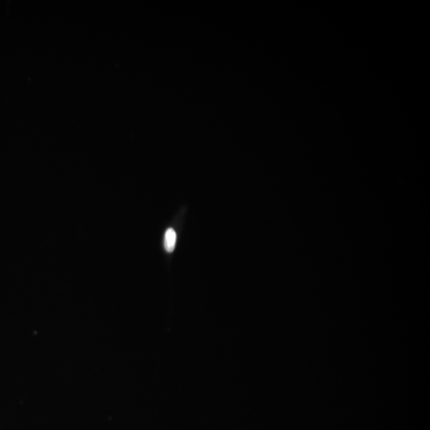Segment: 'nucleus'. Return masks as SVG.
Wrapping results in <instances>:
<instances>
[{
  "instance_id": "obj_1",
  "label": "nucleus",
  "mask_w": 430,
  "mask_h": 430,
  "mask_svg": "<svg viewBox=\"0 0 430 430\" xmlns=\"http://www.w3.org/2000/svg\"><path fill=\"white\" fill-rule=\"evenodd\" d=\"M177 235L176 233L172 228L167 230L164 235V245L166 251L168 253H172L175 247L176 244Z\"/></svg>"
}]
</instances>
